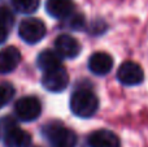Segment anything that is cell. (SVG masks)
Listing matches in <instances>:
<instances>
[{"label":"cell","instance_id":"6da1fadb","mask_svg":"<svg viewBox=\"0 0 148 147\" xmlns=\"http://www.w3.org/2000/svg\"><path fill=\"white\" fill-rule=\"evenodd\" d=\"M97 108H99V99L92 90L82 87L72 94L70 109L77 117L88 119L96 113Z\"/></svg>","mask_w":148,"mask_h":147},{"label":"cell","instance_id":"7a4b0ae2","mask_svg":"<svg viewBox=\"0 0 148 147\" xmlns=\"http://www.w3.org/2000/svg\"><path fill=\"white\" fill-rule=\"evenodd\" d=\"M43 134L49 147H77V135L72 129L59 122H52L44 126Z\"/></svg>","mask_w":148,"mask_h":147},{"label":"cell","instance_id":"3957f363","mask_svg":"<svg viewBox=\"0 0 148 147\" xmlns=\"http://www.w3.org/2000/svg\"><path fill=\"white\" fill-rule=\"evenodd\" d=\"M5 147H30L31 135L20 129L12 119H4L0 124Z\"/></svg>","mask_w":148,"mask_h":147},{"label":"cell","instance_id":"277c9868","mask_svg":"<svg viewBox=\"0 0 148 147\" xmlns=\"http://www.w3.org/2000/svg\"><path fill=\"white\" fill-rule=\"evenodd\" d=\"M47 27L39 18H26L21 21L18 26V35L23 42L29 44H35L46 36Z\"/></svg>","mask_w":148,"mask_h":147},{"label":"cell","instance_id":"5b68a950","mask_svg":"<svg viewBox=\"0 0 148 147\" xmlns=\"http://www.w3.org/2000/svg\"><path fill=\"white\" fill-rule=\"evenodd\" d=\"M42 113V104L35 96H23L14 104V115L21 121L30 122L36 120Z\"/></svg>","mask_w":148,"mask_h":147},{"label":"cell","instance_id":"8992f818","mask_svg":"<svg viewBox=\"0 0 148 147\" xmlns=\"http://www.w3.org/2000/svg\"><path fill=\"white\" fill-rule=\"evenodd\" d=\"M42 85L51 93H61L69 85V74L62 65L46 70L42 77Z\"/></svg>","mask_w":148,"mask_h":147},{"label":"cell","instance_id":"52a82bcc","mask_svg":"<svg viewBox=\"0 0 148 147\" xmlns=\"http://www.w3.org/2000/svg\"><path fill=\"white\" fill-rule=\"evenodd\" d=\"M117 78L125 86H136L143 82L144 72L139 64L134 61H125L117 70Z\"/></svg>","mask_w":148,"mask_h":147},{"label":"cell","instance_id":"ba28073f","mask_svg":"<svg viewBox=\"0 0 148 147\" xmlns=\"http://www.w3.org/2000/svg\"><path fill=\"white\" fill-rule=\"evenodd\" d=\"M55 49L61 57L74 59L81 54V43L69 34H61L55 41Z\"/></svg>","mask_w":148,"mask_h":147},{"label":"cell","instance_id":"9c48e42d","mask_svg":"<svg viewBox=\"0 0 148 147\" xmlns=\"http://www.w3.org/2000/svg\"><path fill=\"white\" fill-rule=\"evenodd\" d=\"M88 147H120V138L117 134L107 129L95 130L87 138Z\"/></svg>","mask_w":148,"mask_h":147},{"label":"cell","instance_id":"30bf717a","mask_svg":"<svg viewBox=\"0 0 148 147\" xmlns=\"http://www.w3.org/2000/svg\"><path fill=\"white\" fill-rule=\"evenodd\" d=\"M113 68V57L107 52H95L88 59V69L96 76H105Z\"/></svg>","mask_w":148,"mask_h":147},{"label":"cell","instance_id":"8fae6325","mask_svg":"<svg viewBox=\"0 0 148 147\" xmlns=\"http://www.w3.org/2000/svg\"><path fill=\"white\" fill-rule=\"evenodd\" d=\"M21 54L16 47L9 46L0 51V74H9L18 67Z\"/></svg>","mask_w":148,"mask_h":147},{"label":"cell","instance_id":"7c38bea8","mask_svg":"<svg viewBox=\"0 0 148 147\" xmlns=\"http://www.w3.org/2000/svg\"><path fill=\"white\" fill-rule=\"evenodd\" d=\"M73 0H47L46 10L53 18H66L73 13Z\"/></svg>","mask_w":148,"mask_h":147},{"label":"cell","instance_id":"4fadbf2b","mask_svg":"<svg viewBox=\"0 0 148 147\" xmlns=\"http://www.w3.org/2000/svg\"><path fill=\"white\" fill-rule=\"evenodd\" d=\"M36 64H38L39 69L46 72V70L61 67V56H60L56 51L44 49V51H42L40 54H39L38 59H36Z\"/></svg>","mask_w":148,"mask_h":147},{"label":"cell","instance_id":"5bb4252c","mask_svg":"<svg viewBox=\"0 0 148 147\" xmlns=\"http://www.w3.org/2000/svg\"><path fill=\"white\" fill-rule=\"evenodd\" d=\"M40 0H12V5L16 12L22 14H31L39 8Z\"/></svg>","mask_w":148,"mask_h":147},{"label":"cell","instance_id":"9a60e30c","mask_svg":"<svg viewBox=\"0 0 148 147\" xmlns=\"http://www.w3.org/2000/svg\"><path fill=\"white\" fill-rule=\"evenodd\" d=\"M14 95V87L10 83H0V108L7 106Z\"/></svg>","mask_w":148,"mask_h":147},{"label":"cell","instance_id":"2e32d148","mask_svg":"<svg viewBox=\"0 0 148 147\" xmlns=\"http://www.w3.org/2000/svg\"><path fill=\"white\" fill-rule=\"evenodd\" d=\"M13 22H14V16H13L12 10L7 7H0V23L10 30Z\"/></svg>","mask_w":148,"mask_h":147},{"label":"cell","instance_id":"e0dca14e","mask_svg":"<svg viewBox=\"0 0 148 147\" xmlns=\"http://www.w3.org/2000/svg\"><path fill=\"white\" fill-rule=\"evenodd\" d=\"M66 18H69V26L73 30H81L84 26V18L82 14H70Z\"/></svg>","mask_w":148,"mask_h":147},{"label":"cell","instance_id":"ac0fdd59","mask_svg":"<svg viewBox=\"0 0 148 147\" xmlns=\"http://www.w3.org/2000/svg\"><path fill=\"white\" fill-rule=\"evenodd\" d=\"M8 31H9V29H7L0 23V44L5 43V41L8 39Z\"/></svg>","mask_w":148,"mask_h":147}]
</instances>
